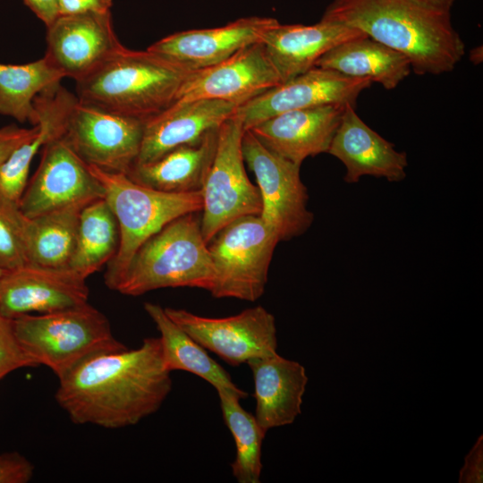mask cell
Masks as SVG:
<instances>
[{
	"instance_id": "6da1fadb",
	"label": "cell",
	"mask_w": 483,
	"mask_h": 483,
	"mask_svg": "<svg viewBox=\"0 0 483 483\" xmlns=\"http://www.w3.org/2000/svg\"><path fill=\"white\" fill-rule=\"evenodd\" d=\"M55 400L75 424L133 426L157 412L172 390L159 337L136 349L94 354L58 378Z\"/></svg>"
},
{
	"instance_id": "7a4b0ae2",
	"label": "cell",
	"mask_w": 483,
	"mask_h": 483,
	"mask_svg": "<svg viewBox=\"0 0 483 483\" xmlns=\"http://www.w3.org/2000/svg\"><path fill=\"white\" fill-rule=\"evenodd\" d=\"M322 19L355 28L402 54L418 75L449 72L465 53L450 12L412 0H334Z\"/></svg>"
},
{
	"instance_id": "3957f363",
	"label": "cell",
	"mask_w": 483,
	"mask_h": 483,
	"mask_svg": "<svg viewBox=\"0 0 483 483\" xmlns=\"http://www.w3.org/2000/svg\"><path fill=\"white\" fill-rule=\"evenodd\" d=\"M190 72L155 52L123 46L76 81V97L82 103L145 121L176 100Z\"/></svg>"
},
{
	"instance_id": "277c9868",
	"label": "cell",
	"mask_w": 483,
	"mask_h": 483,
	"mask_svg": "<svg viewBox=\"0 0 483 483\" xmlns=\"http://www.w3.org/2000/svg\"><path fill=\"white\" fill-rule=\"evenodd\" d=\"M196 214L174 219L145 242L114 291L130 296L167 287L209 291L214 268Z\"/></svg>"
},
{
	"instance_id": "5b68a950",
	"label": "cell",
	"mask_w": 483,
	"mask_h": 483,
	"mask_svg": "<svg viewBox=\"0 0 483 483\" xmlns=\"http://www.w3.org/2000/svg\"><path fill=\"white\" fill-rule=\"evenodd\" d=\"M104 190L119 227V246L104 280L114 290L140 246L174 219L202 209L200 191L166 192L132 181L127 174L88 165Z\"/></svg>"
},
{
	"instance_id": "8992f818",
	"label": "cell",
	"mask_w": 483,
	"mask_h": 483,
	"mask_svg": "<svg viewBox=\"0 0 483 483\" xmlns=\"http://www.w3.org/2000/svg\"><path fill=\"white\" fill-rule=\"evenodd\" d=\"M15 335L37 366L60 378L87 358L127 348L117 341L107 318L89 302L39 315L13 318Z\"/></svg>"
},
{
	"instance_id": "52a82bcc",
	"label": "cell",
	"mask_w": 483,
	"mask_h": 483,
	"mask_svg": "<svg viewBox=\"0 0 483 483\" xmlns=\"http://www.w3.org/2000/svg\"><path fill=\"white\" fill-rule=\"evenodd\" d=\"M276 234L259 216L235 219L208 243L214 281L208 291L215 298L256 301L265 292Z\"/></svg>"
},
{
	"instance_id": "ba28073f",
	"label": "cell",
	"mask_w": 483,
	"mask_h": 483,
	"mask_svg": "<svg viewBox=\"0 0 483 483\" xmlns=\"http://www.w3.org/2000/svg\"><path fill=\"white\" fill-rule=\"evenodd\" d=\"M244 131L237 113L218 128L216 153L200 189V225L207 243L235 219L260 214L258 188L250 181L244 167Z\"/></svg>"
},
{
	"instance_id": "9c48e42d",
	"label": "cell",
	"mask_w": 483,
	"mask_h": 483,
	"mask_svg": "<svg viewBox=\"0 0 483 483\" xmlns=\"http://www.w3.org/2000/svg\"><path fill=\"white\" fill-rule=\"evenodd\" d=\"M242 150L258 182L259 217L280 242L303 234L314 216L307 207L309 195L301 179V165L268 149L250 130L243 133Z\"/></svg>"
},
{
	"instance_id": "30bf717a",
	"label": "cell",
	"mask_w": 483,
	"mask_h": 483,
	"mask_svg": "<svg viewBox=\"0 0 483 483\" xmlns=\"http://www.w3.org/2000/svg\"><path fill=\"white\" fill-rule=\"evenodd\" d=\"M164 309L198 343L231 366L277 353L275 319L262 306L225 318L202 317L183 309Z\"/></svg>"
},
{
	"instance_id": "8fae6325",
	"label": "cell",
	"mask_w": 483,
	"mask_h": 483,
	"mask_svg": "<svg viewBox=\"0 0 483 483\" xmlns=\"http://www.w3.org/2000/svg\"><path fill=\"white\" fill-rule=\"evenodd\" d=\"M143 123L77 98L63 137L87 165L127 174L140 153Z\"/></svg>"
},
{
	"instance_id": "7c38bea8",
	"label": "cell",
	"mask_w": 483,
	"mask_h": 483,
	"mask_svg": "<svg viewBox=\"0 0 483 483\" xmlns=\"http://www.w3.org/2000/svg\"><path fill=\"white\" fill-rule=\"evenodd\" d=\"M373 82L314 66L264 91L237 108L244 130L279 114L326 105L356 106L360 94Z\"/></svg>"
},
{
	"instance_id": "4fadbf2b",
	"label": "cell",
	"mask_w": 483,
	"mask_h": 483,
	"mask_svg": "<svg viewBox=\"0 0 483 483\" xmlns=\"http://www.w3.org/2000/svg\"><path fill=\"white\" fill-rule=\"evenodd\" d=\"M104 198L100 182L64 137L42 148L40 164L18 201L27 217Z\"/></svg>"
},
{
	"instance_id": "5bb4252c",
	"label": "cell",
	"mask_w": 483,
	"mask_h": 483,
	"mask_svg": "<svg viewBox=\"0 0 483 483\" xmlns=\"http://www.w3.org/2000/svg\"><path fill=\"white\" fill-rule=\"evenodd\" d=\"M281 82L275 67L259 42L216 64L191 71L176 100L216 99L239 107Z\"/></svg>"
},
{
	"instance_id": "9a60e30c",
	"label": "cell",
	"mask_w": 483,
	"mask_h": 483,
	"mask_svg": "<svg viewBox=\"0 0 483 483\" xmlns=\"http://www.w3.org/2000/svg\"><path fill=\"white\" fill-rule=\"evenodd\" d=\"M86 278L69 267L26 264L0 278V314L14 318L31 312L48 313L88 302Z\"/></svg>"
},
{
	"instance_id": "2e32d148",
	"label": "cell",
	"mask_w": 483,
	"mask_h": 483,
	"mask_svg": "<svg viewBox=\"0 0 483 483\" xmlns=\"http://www.w3.org/2000/svg\"><path fill=\"white\" fill-rule=\"evenodd\" d=\"M46 41L45 56L75 81L123 46L115 35L111 11L60 15L47 27Z\"/></svg>"
},
{
	"instance_id": "e0dca14e",
	"label": "cell",
	"mask_w": 483,
	"mask_h": 483,
	"mask_svg": "<svg viewBox=\"0 0 483 483\" xmlns=\"http://www.w3.org/2000/svg\"><path fill=\"white\" fill-rule=\"evenodd\" d=\"M277 21L271 17L240 18L221 27L175 32L147 49L178 63L189 71H196L261 42L265 32Z\"/></svg>"
},
{
	"instance_id": "ac0fdd59",
	"label": "cell",
	"mask_w": 483,
	"mask_h": 483,
	"mask_svg": "<svg viewBox=\"0 0 483 483\" xmlns=\"http://www.w3.org/2000/svg\"><path fill=\"white\" fill-rule=\"evenodd\" d=\"M345 105L292 110L270 117L250 131L268 149L294 163L327 153Z\"/></svg>"
},
{
	"instance_id": "d6986e66",
	"label": "cell",
	"mask_w": 483,
	"mask_h": 483,
	"mask_svg": "<svg viewBox=\"0 0 483 483\" xmlns=\"http://www.w3.org/2000/svg\"><path fill=\"white\" fill-rule=\"evenodd\" d=\"M345 166L347 183H355L362 176L400 182L406 176L407 154L369 127L346 104L342 118L327 151Z\"/></svg>"
},
{
	"instance_id": "ffe728a7",
	"label": "cell",
	"mask_w": 483,
	"mask_h": 483,
	"mask_svg": "<svg viewBox=\"0 0 483 483\" xmlns=\"http://www.w3.org/2000/svg\"><path fill=\"white\" fill-rule=\"evenodd\" d=\"M237 108L236 105L216 99L174 101L144 121L135 163L153 161L176 147L198 141L207 132L219 128Z\"/></svg>"
},
{
	"instance_id": "44dd1931",
	"label": "cell",
	"mask_w": 483,
	"mask_h": 483,
	"mask_svg": "<svg viewBox=\"0 0 483 483\" xmlns=\"http://www.w3.org/2000/svg\"><path fill=\"white\" fill-rule=\"evenodd\" d=\"M364 36L355 28L321 18L312 25L277 21L265 32L261 43L284 82L313 68L333 47Z\"/></svg>"
},
{
	"instance_id": "7402d4cb",
	"label": "cell",
	"mask_w": 483,
	"mask_h": 483,
	"mask_svg": "<svg viewBox=\"0 0 483 483\" xmlns=\"http://www.w3.org/2000/svg\"><path fill=\"white\" fill-rule=\"evenodd\" d=\"M254 382V417L266 433L293 423L301 413L308 377L304 367L278 353L247 362Z\"/></svg>"
},
{
	"instance_id": "603a6c76",
	"label": "cell",
	"mask_w": 483,
	"mask_h": 483,
	"mask_svg": "<svg viewBox=\"0 0 483 483\" xmlns=\"http://www.w3.org/2000/svg\"><path fill=\"white\" fill-rule=\"evenodd\" d=\"M77 97L57 83L34 98L38 130L18 146L0 167V195L17 202L27 185L30 165L40 148L62 138Z\"/></svg>"
},
{
	"instance_id": "cb8c5ba5",
	"label": "cell",
	"mask_w": 483,
	"mask_h": 483,
	"mask_svg": "<svg viewBox=\"0 0 483 483\" xmlns=\"http://www.w3.org/2000/svg\"><path fill=\"white\" fill-rule=\"evenodd\" d=\"M217 139L218 128L207 132L198 141L176 147L153 161L135 163L127 175L140 184L161 191H199L212 164Z\"/></svg>"
},
{
	"instance_id": "d4e9b609",
	"label": "cell",
	"mask_w": 483,
	"mask_h": 483,
	"mask_svg": "<svg viewBox=\"0 0 483 483\" xmlns=\"http://www.w3.org/2000/svg\"><path fill=\"white\" fill-rule=\"evenodd\" d=\"M315 66L345 76L367 78L394 89L411 72V63L402 54L368 37L347 40L324 54Z\"/></svg>"
},
{
	"instance_id": "484cf974",
	"label": "cell",
	"mask_w": 483,
	"mask_h": 483,
	"mask_svg": "<svg viewBox=\"0 0 483 483\" xmlns=\"http://www.w3.org/2000/svg\"><path fill=\"white\" fill-rule=\"evenodd\" d=\"M144 309L155 323L160 336L163 360L173 372L182 370L202 378L215 389L241 391L230 375L191 336L175 324L160 305L145 302Z\"/></svg>"
},
{
	"instance_id": "4316f807",
	"label": "cell",
	"mask_w": 483,
	"mask_h": 483,
	"mask_svg": "<svg viewBox=\"0 0 483 483\" xmlns=\"http://www.w3.org/2000/svg\"><path fill=\"white\" fill-rule=\"evenodd\" d=\"M87 204L69 205L31 218L25 216L24 239L29 263L53 267L69 266L80 211Z\"/></svg>"
},
{
	"instance_id": "83f0119b",
	"label": "cell",
	"mask_w": 483,
	"mask_h": 483,
	"mask_svg": "<svg viewBox=\"0 0 483 483\" xmlns=\"http://www.w3.org/2000/svg\"><path fill=\"white\" fill-rule=\"evenodd\" d=\"M119 239L116 217L105 198L89 202L80 211L68 267L87 279L114 257Z\"/></svg>"
},
{
	"instance_id": "f1b7e54d",
	"label": "cell",
	"mask_w": 483,
	"mask_h": 483,
	"mask_svg": "<svg viewBox=\"0 0 483 483\" xmlns=\"http://www.w3.org/2000/svg\"><path fill=\"white\" fill-rule=\"evenodd\" d=\"M64 78L45 55L24 64H0V114L34 125V98Z\"/></svg>"
},
{
	"instance_id": "f546056e",
	"label": "cell",
	"mask_w": 483,
	"mask_h": 483,
	"mask_svg": "<svg viewBox=\"0 0 483 483\" xmlns=\"http://www.w3.org/2000/svg\"><path fill=\"white\" fill-rule=\"evenodd\" d=\"M225 423L235 443L236 454L232 472L239 483H258L262 471L261 451L266 432L254 415L245 411L240 400L247 396L243 390L216 389Z\"/></svg>"
},
{
	"instance_id": "4dcf8cb0",
	"label": "cell",
	"mask_w": 483,
	"mask_h": 483,
	"mask_svg": "<svg viewBox=\"0 0 483 483\" xmlns=\"http://www.w3.org/2000/svg\"><path fill=\"white\" fill-rule=\"evenodd\" d=\"M25 218L17 202L0 195V267L4 271L29 264Z\"/></svg>"
},
{
	"instance_id": "1f68e13d",
	"label": "cell",
	"mask_w": 483,
	"mask_h": 483,
	"mask_svg": "<svg viewBox=\"0 0 483 483\" xmlns=\"http://www.w3.org/2000/svg\"><path fill=\"white\" fill-rule=\"evenodd\" d=\"M27 367H37L21 346L13 319L0 314V381L9 373Z\"/></svg>"
},
{
	"instance_id": "d6a6232c",
	"label": "cell",
	"mask_w": 483,
	"mask_h": 483,
	"mask_svg": "<svg viewBox=\"0 0 483 483\" xmlns=\"http://www.w3.org/2000/svg\"><path fill=\"white\" fill-rule=\"evenodd\" d=\"M33 474L34 466L19 453L0 454V483H26Z\"/></svg>"
},
{
	"instance_id": "836d02e7",
	"label": "cell",
	"mask_w": 483,
	"mask_h": 483,
	"mask_svg": "<svg viewBox=\"0 0 483 483\" xmlns=\"http://www.w3.org/2000/svg\"><path fill=\"white\" fill-rule=\"evenodd\" d=\"M483 437L480 436L470 453L466 455L464 465L460 470V483H481L483 480Z\"/></svg>"
},
{
	"instance_id": "e575fe53",
	"label": "cell",
	"mask_w": 483,
	"mask_h": 483,
	"mask_svg": "<svg viewBox=\"0 0 483 483\" xmlns=\"http://www.w3.org/2000/svg\"><path fill=\"white\" fill-rule=\"evenodd\" d=\"M38 126L31 129L9 125L0 129V167L11 153L21 143L36 133Z\"/></svg>"
},
{
	"instance_id": "d590c367",
	"label": "cell",
	"mask_w": 483,
	"mask_h": 483,
	"mask_svg": "<svg viewBox=\"0 0 483 483\" xmlns=\"http://www.w3.org/2000/svg\"><path fill=\"white\" fill-rule=\"evenodd\" d=\"M60 15L110 12L112 0H58Z\"/></svg>"
},
{
	"instance_id": "8d00e7d4",
	"label": "cell",
	"mask_w": 483,
	"mask_h": 483,
	"mask_svg": "<svg viewBox=\"0 0 483 483\" xmlns=\"http://www.w3.org/2000/svg\"><path fill=\"white\" fill-rule=\"evenodd\" d=\"M23 2L47 27L60 16L58 0H23Z\"/></svg>"
},
{
	"instance_id": "74e56055",
	"label": "cell",
	"mask_w": 483,
	"mask_h": 483,
	"mask_svg": "<svg viewBox=\"0 0 483 483\" xmlns=\"http://www.w3.org/2000/svg\"><path fill=\"white\" fill-rule=\"evenodd\" d=\"M412 1L429 8L450 12L451 6L454 0H412Z\"/></svg>"
},
{
	"instance_id": "f35d334b",
	"label": "cell",
	"mask_w": 483,
	"mask_h": 483,
	"mask_svg": "<svg viewBox=\"0 0 483 483\" xmlns=\"http://www.w3.org/2000/svg\"><path fill=\"white\" fill-rule=\"evenodd\" d=\"M4 270L0 267V278L2 276V275L4 274Z\"/></svg>"
}]
</instances>
